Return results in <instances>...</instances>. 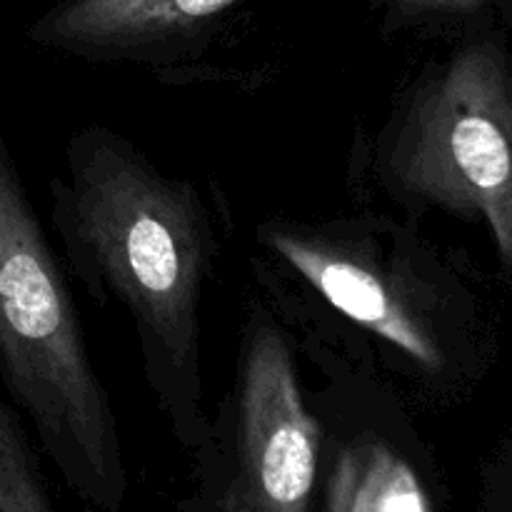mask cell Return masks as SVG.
<instances>
[{
  "label": "cell",
  "mask_w": 512,
  "mask_h": 512,
  "mask_svg": "<svg viewBox=\"0 0 512 512\" xmlns=\"http://www.w3.org/2000/svg\"><path fill=\"white\" fill-rule=\"evenodd\" d=\"M250 270L300 355L358 370L410 410L455 403L488 365L473 275L393 210L260 220Z\"/></svg>",
  "instance_id": "obj_1"
},
{
  "label": "cell",
  "mask_w": 512,
  "mask_h": 512,
  "mask_svg": "<svg viewBox=\"0 0 512 512\" xmlns=\"http://www.w3.org/2000/svg\"><path fill=\"white\" fill-rule=\"evenodd\" d=\"M50 228L70 280L133 328L145 385L185 448L208 438L203 300L220 258L213 208L103 123L73 130L48 180Z\"/></svg>",
  "instance_id": "obj_2"
},
{
  "label": "cell",
  "mask_w": 512,
  "mask_h": 512,
  "mask_svg": "<svg viewBox=\"0 0 512 512\" xmlns=\"http://www.w3.org/2000/svg\"><path fill=\"white\" fill-rule=\"evenodd\" d=\"M0 383L70 490L103 510L128 493L113 398L85 340L73 280L0 130Z\"/></svg>",
  "instance_id": "obj_3"
},
{
  "label": "cell",
  "mask_w": 512,
  "mask_h": 512,
  "mask_svg": "<svg viewBox=\"0 0 512 512\" xmlns=\"http://www.w3.org/2000/svg\"><path fill=\"white\" fill-rule=\"evenodd\" d=\"M360 193L405 218L488 225L512 278V60L493 35L460 40L390 95L350 155Z\"/></svg>",
  "instance_id": "obj_4"
},
{
  "label": "cell",
  "mask_w": 512,
  "mask_h": 512,
  "mask_svg": "<svg viewBox=\"0 0 512 512\" xmlns=\"http://www.w3.org/2000/svg\"><path fill=\"white\" fill-rule=\"evenodd\" d=\"M298 345L255 295L240 325L233 378L198 453L218 460V512H310L320 425L298 365Z\"/></svg>",
  "instance_id": "obj_5"
},
{
  "label": "cell",
  "mask_w": 512,
  "mask_h": 512,
  "mask_svg": "<svg viewBox=\"0 0 512 512\" xmlns=\"http://www.w3.org/2000/svg\"><path fill=\"white\" fill-rule=\"evenodd\" d=\"M323 385L310 393L320 425L323 512H433L410 455L413 410L368 375L333 360H310Z\"/></svg>",
  "instance_id": "obj_6"
},
{
  "label": "cell",
  "mask_w": 512,
  "mask_h": 512,
  "mask_svg": "<svg viewBox=\"0 0 512 512\" xmlns=\"http://www.w3.org/2000/svg\"><path fill=\"white\" fill-rule=\"evenodd\" d=\"M243 0H58L28 43L83 63L140 68L168 85L200 80V58Z\"/></svg>",
  "instance_id": "obj_7"
},
{
  "label": "cell",
  "mask_w": 512,
  "mask_h": 512,
  "mask_svg": "<svg viewBox=\"0 0 512 512\" xmlns=\"http://www.w3.org/2000/svg\"><path fill=\"white\" fill-rule=\"evenodd\" d=\"M0 512H55L18 413L0 398Z\"/></svg>",
  "instance_id": "obj_8"
},
{
  "label": "cell",
  "mask_w": 512,
  "mask_h": 512,
  "mask_svg": "<svg viewBox=\"0 0 512 512\" xmlns=\"http://www.w3.org/2000/svg\"><path fill=\"white\" fill-rule=\"evenodd\" d=\"M485 0H378L380 33L388 38L400 35H433L468 18Z\"/></svg>",
  "instance_id": "obj_9"
},
{
  "label": "cell",
  "mask_w": 512,
  "mask_h": 512,
  "mask_svg": "<svg viewBox=\"0 0 512 512\" xmlns=\"http://www.w3.org/2000/svg\"><path fill=\"white\" fill-rule=\"evenodd\" d=\"M3 3H13V0H0V5H3Z\"/></svg>",
  "instance_id": "obj_10"
}]
</instances>
